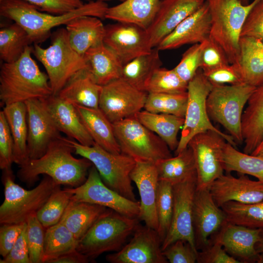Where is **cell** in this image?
<instances>
[{
  "mask_svg": "<svg viewBox=\"0 0 263 263\" xmlns=\"http://www.w3.org/2000/svg\"><path fill=\"white\" fill-rule=\"evenodd\" d=\"M66 29L71 46L82 56L91 47L103 42L105 26L97 17L75 18L66 24Z\"/></svg>",
  "mask_w": 263,
  "mask_h": 263,
  "instance_id": "obj_27",
  "label": "cell"
},
{
  "mask_svg": "<svg viewBox=\"0 0 263 263\" xmlns=\"http://www.w3.org/2000/svg\"><path fill=\"white\" fill-rule=\"evenodd\" d=\"M103 43L114 52L123 65L150 53L153 48L146 29L125 22L106 25Z\"/></svg>",
  "mask_w": 263,
  "mask_h": 263,
  "instance_id": "obj_18",
  "label": "cell"
},
{
  "mask_svg": "<svg viewBox=\"0 0 263 263\" xmlns=\"http://www.w3.org/2000/svg\"><path fill=\"white\" fill-rule=\"evenodd\" d=\"M241 3L244 5H247L249 3V0H239Z\"/></svg>",
  "mask_w": 263,
  "mask_h": 263,
  "instance_id": "obj_61",
  "label": "cell"
},
{
  "mask_svg": "<svg viewBox=\"0 0 263 263\" xmlns=\"http://www.w3.org/2000/svg\"><path fill=\"white\" fill-rule=\"evenodd\" d=\"M45 100L50 114L61 132L83 145L91 146L94 144L74 104L57 95H52Z\"/></svg>",
  "mask_w": 263,
  "mask_h": 263,
  "instance_id": "obj_25",
  "label": "cell"
},
{
  "mask_svg": "<svg viewBox=\"0 0 263 263\" xmlns=\"http://www.w3.org/2000/svg\"><path fill=\"white\" fill-rule=\"evenodd\" d=\"M244 152L251 154L263 137V84L255 88L242 118Z\"/></svg>",
  "mask_w": 263,
  "mask_h": 263,
  "instance_id": "obj_29",
  "label": "cell"
},
{
  "mask_svg": "<svg viewBox=\"0 0 263 263\" xmlns=\"http://www.w3.org/2000/svg\"><path fill=\"white\" fill-rule=\"evenodd\" d=\"M255 248L261 256V263H263V229L261 230L260 239L256 244Z\"/></svg>",
  "mask_w": 263,
  "mask_h": 263,
  "instance_id": "obj_58",
  "label": "cell"
},
{
  "mask_svg": "<svg viewBox=\"0 0 263 263\" xmlns=\"http://www.w3.org/2000/svg\"><path fill=\"white\" fill-rule=\"evenodd\" d=\"M155 164L159 180L172 185L197 178L194 159L189 146L174 157L160 160Z\"/></svg>",
  "mask_w": 263,
  "mask_h": 263,
  "instance_id": "obj_36",
  "label": "cell"
},
{
  "mask_svg": "<svg viewBox=\"0 0 263 263\" xmlns=\"http://www.w3.org/2000/svg\"><path fill=\"white\" fill-rule=\"evenodd\" d=\"M121 153L135 161L156 162L172 157L167 144L135 116L113 123Z\"/></svg>",
  "mask_w": 263,
  "mask_h": 263,
  "instance_id": "obj_11",
  "label": "cell"
},
{
  "mask_svg": "<svg viewBox=\"0 0 263 263\" xmlns=\"http://www.w3.org/2000/svg\"><path fill=\"white\" fill-rule=\"evenodd\" d=\"M47 48L34 44V55L44 67L53 95H57L68 79L76 72L88 67L83 56L71 46L66 28L53 32Z\"/></svg>",
  "mask_w": 263,
  "mask_h": 263,
  "instance_id": "obj_7",
  "label": "cell"
},
{
  "mask_svg": "<svg viewBox=\"0 0 263 263\" xmlns=\"http://www.w3.org/2000/svg\"><path fill=\"white\" fill-rule=\"evenodd\" d=\"M206 40L194 44L189 47L183 54L179 63L173 68L178 76L187 83L200 69L201 53Z\"/></svg>",
  "mask_w": 263,
  "mask_h": 263,
  "instance_id": "obj_47",
  "label": "cell"
},
{
  "mask_svg": "<svg viewBox=\"0 0 263 263\" xmlns=\"http://www.w3.org/2000/svg\"><path fill=\"white\" fill-rule=\"evenodd\" d=\"M68 140L75 154L92 163L107 187L131 200L137 201L130 177L136 163L133 158L122 153L110 152L95 143L88 146L69 137Z\"/></svg>",
  "mask_w": 263,
  "mask_h": 263,
  "instance_id": "obj_8",
  "label": "cell"
},
{
  "mask_svg": "<svg viewBox=\"0 0 263 263\" xmlns=\"http://www.w3.org/2000/svg\"><path fill=\"white\" fill-rule=\"evenodd\" d=\"M251 154L263 157V137L259 145Z\"/></svg>",
  "mask_w": 263,
  "mask_h": 263,
  "instance_id": "obj_59",
  "label": "cell"
},
{
  "mask_svg": "<svg viewBox=\"0 0 263 263\" xmlns=\"http://www.w3.org/2000/svg\"><path fill=\"white\" fill-rule=\"evenodd\" d=\"M262 229L235 225L226 221L210 239L220 244L226 252L241 263H261L255 245Z\"/></svg>",
  "mask_w": 263,
  "mask_h": 263,
  "instance_id": "obj_20",
  "label": "cell"
},
{
  "mask_svg": "<svg viewBox=\"0 0 263 263\" xmlns=\"http://www.w3.org/2000/svg\"><path fill=\"white\" fill-rule=\"evenodd\" d=\"M12 136L14 163L21 166L29 159L27 150L28 125L24 102H17L3 107L2 110Z\"/></svg>",
  "mask_w": 263,
  "mask_h": 263,
  "instance_id": "obj_33",
  "label": "cell"
},
{
  "mask_svg": "<svg viewBox=\"0 0 263 263\" xmlns=\"http://www.w3.org/2000/svg\"><path fill=\"white\" fill-rule=\"evenodd\" d=\"M206 0H161L157 13L146 29L152 48L185 19L199 9Z\"/></svg>",
  "mask_w": 263,
  "mask_h": 263,
  "instance_id": "obj_21",
  "label": "cell"
},
{
  "mask_svg": "<svg viewBox=\"0 0 263 263\" xmlns=\"http://www.w3.org/2000/svg\"><path fill=\"white\" fill-rule=\"evenodd\" d=\"M14 143L9 126L3 111L0 112V169H11L14 163Z\"/></svg>",
  "mask_w": 263,
  "mask_h": 263,
  "instance_id": "obj_51",
  "label": "cell"
},
{
  "mask_svg": "<svg viewBox=\"0 0 263 263\" xmlns=\"http://www.w3.org/2000/svg\"><path fill=\"white\" fill-rule=\"evenodd\" d=\"M78 241L62 223L45 229L43 263L51 261L76 249Z\"/></svg>",
  "mask_w": 263,
  "mask_h": 263,
  "instance_id": "obj_40",
  "label": "cell"
},
{
  "mask_svg": "<svg viewBox=\"0 0 263 263\" xmlns=\"http://www.w3.org/2000/svg\"><path fill=\"white\" fill-rule=\"evenodd\" d=\"M107 208L98 205L71 199L60 222L68 228L78 242Z\"/></svg>",
  "mask_w": 263,
  "mask_h": 263,
  "instance_id": "obj_34",
  "label": "cell"
},
{
  "mask_svg": "<svg viewBox=\"0 0 263 263\" xmlns=\"http://www.w3.org/2000/svg\"><path fill=\"white\" fill-rule=\"evenodd\" d=\"M226 142L223 137L212 131L197 134L188 142L195 161L197 190L209 189L224 174L223 151Z\"/></svg>",
  "mask_w": 263,
  "mask_h": 263,
  "instance_id": "obj_12",
  "label": "cell"
},
{
  "mask_svg": "<svg viewBox=\"0 0 263 263\" xmlns=\"http://www.w3.org/2000/svg\"><path fill=\"white\" fill-rule=\"evenodd\" d=\"M102 86L97 84L87 67L74 74L57 94L73 104L99 108Z\"/></svg>",
  "mask_w": 263,
  "mask_h": 263,
  "instance_id": "obj_26",
  "label": "cell"
},
{
  "mask_svg": "<svg viewBox=\"0 0 263 263\" xmlns=\"http://www.w3.org/2000/svg\"><path fill=\"white\" fill-rule=\"evenodd\" d=\"M137 218H132L107 208L83 237L76 249L90 262L107 252L119 251L140 224Z\"/></svg>",
  "mask_w": 263,
  "mask_h": 263,
  "instance_id": "obj_4",
  "label": "cell"
},
{
  "mask_svg": "<svg viewBox=\"0 0 263 263\" xmlns=\"http://www.w3.org/2000/svg\"><path fill=\"white\" fill-rule=\"evenodd\" d=\"M32 51L33 47L29 46L18 60L1 65V106L53 95L48 75L40 71L32 57Z\"/></svg>",
  "mask_w": 263,
  "mask_h": 263,
  "instance_id": "obj_3",
  "label": "cell"
},
{
  "mask_svg": "<svg viewBox=\"0 0 263 263\" xmlns=\"http://www.w3.org/2000/svg\"><path fill=\"white\" fill-rule=\"evenodd\" d=\"M74 151L68 137L62 136L52 141L41 157L29 159L19 166L17 176L29 187L41 174L50 177L59 185L78 187L86 180L93 164L86 158L75 157Z\"/></svg>",
  "mask_w": 263,
  "mask_h": 263,
  "instance_id": "obj_1",
  "label": "cell"
},
{
  "mask_svg": "<svg viewBox=\"0 0 263 263\" xmlns=\"http://www.w3.org/2000/svg\"><path fill=\"white\" fill-rule=\"evenodd\" d=\"M208 189L219 207L229 201L248 204L263 201V182L251 180L244 174L238 177L224 174Z\"/></svg>",
  "mask_w": 263,
  "mask_h": 263,
  "instance_id": "obj_22",
  "label": "cell"
},
{
  "mask_svg": "<svg viewBox=\"0 0 263 263\" xmlns=\"http://www.w3.org/2000/svg\"><path fill=\"white\" fill-rule=\"evenodd\" d=\"M159 51L156 47L153 48L150 53L137 56L123 65L120 78L136 89L145 91L151 75L162 65Z\"/></svg>",
  "mask_w": 263,
  "mask_h": 263,
  "instance_id": "obj_37",
  "label": "cell"
},
{
  "mask_svg": "<svg viewBox=\"0 0 263 263\" xmlns=\"http://www.w3.org/2000/svg\"><path fill=\"white\" fill-rule=\"evenodd\" d=\"M135 116L144 126L160 137L171 150H175L179 143L178 133L183 126L184 118L145 110L137 113Z\"/></svg>",
  "mask_w": 263,
  "mask_h": 263,
  "instance_id": "obj_35",
  "label": "cell"
},
{
  "mask_svg": "<svg viewBox=\"0 0 263 263\" xmlns=\"http://www.w3.org/2000/svg\"><path fill=\"white\" fill-rule=\"evenodd\" d=\"M163 254L170 263H195L198 251L187 241L178 240L163 251Z\"/></svg>",
  "mask_w": 263,
  "mask_h": 263,
  "instance_id": "obj_50",
  "label": "cell"
},
{
  "mask_svg": "<svg viewBox=\"0 0 263 263\" xmlns=\"http://www.w3.org/2000/svg\"><path fill=\"white\" fill-rule=\"evenodd\" d=\"M244 83L257 87L263 84V42L241 37L238 63Z\"/></svg>",
  "mask_w": 263,
  "mask_h": 263,
  "instance_id": "obj_32",
  "label": "cell"
},
{
  "mask_svg": "<svg viewBox=\"0 0 263 263\" xmlns=\"http://www.w3.org/2000/svg\"><path fill=\"white\" fill-rule=\"evenodd\" d=\"M226 221L225 212L215 203L209 189H196L193 206V226L197 250L206 248L211 238Z\"/></svg>",
  "mask_w": 263,
  "mask_h": 263,
  "instance_id": "obj_19",
  "label": "cell"
},
{
  "mask_svg": "<svg viewBox=\"0 0 263 263\" xmlns=\"http://www.w3.org/2000/svg\"><path fill=\"white\" fill-rule=\"evenodd\" d=\"M32 43L28 33L17 23L2 27L0 29V59L5 63L17 61Z\"/></svg>",
  "mask_w": 263,
  "mask_h": 263,
  "instance_id": "obj_38",
  "label": "cell"
},
{
  "mask_svg": "<svg viewBox=\"0 0 263 263\" xmlns=\"http://www.w3.org/2000/svg\"><path fill=\"white\" fill-rule=\"evenodd\" d=\"M221 207L227 222L249 228L263 229V201L248 204L229 201Z\"/></svg>",
  "mask_w": 263,
  "mask_h": 263,
  "instance_id": "obj_41",
  "label": "cell"
},
{
  "mask_svg": "<svg viewBox=\"0 0 263 263\" xmlns=\"http://www.w3.org/2000/svg\"><path fill=\"white\" fill-rule=\"evenodd\" d=\"M39 11L55 15L71 12L84 3L82 0H23Z\"/></svg>",
  "mask_w": 263,
  "mask_h": 263,
  "instance_id": "obj_52",
  "label": "cell"
},
{
  "mask_svg": "<svg viewBox=\"0 0 263 263\" xmlns=\"http://www.w3.org/2000/svg\"><path fill=\"white\" fill-rule=\"evenodd\" d=\"M212 84L200 68L188 84V102L177 148L174 151L178 154L188 146L191 139L195 135L212 131L220 134L226 141L236 147L237 143L230 135L216 128L211 122L208 116L206 101L212 88Z\"/></svg>",
  "mask_w": 263,
  "mask_h": 263,
  "instance_id": "obj_10",
  "label": "cell"
},
{
  "mask_svg": "<svg viewBox=\"0 0 263 263\" xmlns=\"http://www.w3.org/2000/svg\"><path fill=\"white\" fill-rule=\"evenodd\" d=\"M0 263H30L27 237L26 223L16 243Z\"/></svg>",
  "mask_w": 263,
  "mask_h": 263,
  "instance_id": "obj_55",
  "label": "cell"
},
{
  "mask_svg": "<svg viewBox=\"0 0 263 263\" xmlns=\"http://www.w3.org/2000/svg\"><path fill=\"white\" fill-rule=\"evenodd\" d=\"M228 64L230 62L225 51L209 38L202 51L200 68L206 72Z\"/></svg>",
  "mask_w": 263,
  "mask_h": 263,
  "instance_id": "obj_48",
  "label": "cell"
},
{
  "mask_svg": "<svg viewBox=\"0 0 263 263\" xmlns=\"http://www.w3.org/2000/svg\"><path fill=\"white\" fill-rule=\"evenodd\" d=\"M210 16L207 0L181 22L156 47L159 51L178 48L188 44L202 43L209 38Z\"/></svg>",
  "mask_w": 263,
  "mask_h": 263,
  "instance_id": "obj_24",
  "label": "cell"
},
{
  "mask_svg": "<svg viewBox=\"0 0 263 263\" xmlns=\"http://www.w3.org/2000/svg\"><path fill=\"white\" fill-rule=\"evenodd\" d=\"M255 88L245 83L213 85L207 96L206 107L209 118L221 124L237 143L244 142L242 115Z\"/></svg>",
  "mask_w": 263,
  "mask_h": 263,
  "instance_id": "obj_9",
  "label": "cell"
},
{
  "mask_svg": "<svg viewBox=\"0 0 263 263\" xmlns=\"http://www.w3.org/2000/svg\"><path fill=\"white\" fill-rule=\"evenodd\" d=\"M260 0H253L244 5L239 0H207L210 16L209 38L223 49L230 64L238 63L244 24Z\"/></svg>",
  "mask_w": 263,
  "mask_h": 263,
  "instance_id": "obj_6",
  "label": "cell"
},
{
  "mask_svg": "<svg viewBox=\"0 0 263 263\" xmlns=\"http://www.w3.org/2000/svg\"><path fill=\"white\" fill-rule=\"evenodd\" d=\"M109 6L106 2L91 1L68 13L55 15L39 11L23 0H0V15L13 20L28 33L34 44H39L51 36V30L66 25L72 19L82 16L105 19Z\"/></svg>",
  "mask_w": 263,
  "mask_h": 263,
  "instance_id": "obj_2",
  "label": "cell"
},
{
  "mask_svg": "<svg viewBox=\"0 0 263 263\" xmlns=\"http://www.w3.org/2000/svg\"><path fill=\"white\" fill-rule=\"evenodd\" d=\"M66 188L71 193L72 200L98 205L130 217L139 218L140 202L131 200L107 187L93 165L82 184Z\"/></svg>",
  "mask_w": 263,
  "mask_h": 263,
  "instance_id": "obj_13",
  "label": "cell"
},
{
  "mask_svg": "<svg viewBox=\"0 0 263 263\" xmlns=\"http://www.w3.org/2000/svg\"><path fill=\"white\" fill-rule=\"evenodd\" d=\"M84 57L93 78L100 86L121 77L123 64L103 42L90 48Z\"/></svg>",
  "mask_w": 263,
  "mask_h": 263,
  "instance_id": "obj_31",
  "label": "cell"
},
{
  "mask_svg": "<svg viewBox=\"0 0 263 263\" xmlns=\"http://www.w3.org/2000/svg\"><path fill=\"white\" fill-rule=\"evenodd\" d=\"M90 262L86 256L76 249L51 261L49 263H88Z\"/></svg>",
  "mask_w": 263,
  "mask_h": 263,
  "instance_id": "obj_57",
  "label": "cell"
},
{
  "mask_svg": "<svg viewBox=\"0 0 263 263\" xmlns=\"http://www.w3.org/2000/svg\"><path fill=\"white\" fill-rule=\"evenodd\" d=\"M197 178L173 185V209L169 231L162 244V251L175 241L183 240L197 250L193 226V206Z\"/></svg>",
  "mask_w": 263,
  "mask_h": 263,
  "instance_id": "obj_15",
  "label": "cell"
},
{
  "mask_svg": "<svg viewBox=\"0 0 263 263\" xmlns=\"http://www.w3.org/2000/svg\"><path fill=\"white\" fill-rule=\"evenodd\" d=\"M148 94L120 77L102 86L99 108L113 123L134 116L141 111Z\"/></svg>",
  "mask_w": 263,
  "mask_h": 263,
  "instance_id": "obj_14",
  "label": "cell"
},
{
  "mask_svg": "<svg viewBox=\"0 0 263 263\" xmlns=\"http://www.w3.org/2000/svg\"><path fill=\"white\" fill-rule=\"evenodd\" d=\"M130 177L135 183L140 197L139 219L146 225L157 231L156 202L159 180L155 163L136 161Z\"/></svg>",
  "mask_w": 263,
  "mask_h": 263,
  "instance_id": "obj_23",
  "label": "cell"
},
{
  "mask_svg": "<svg viewBox=\"0 0 263 263\" xmlns=\"http://www.w3.org/2000/svg\"><path fill=\"white\" fill-rule=\"evenodd\" d=\"M187 102V92L148 93L144 109L151 113L169 114L184 118Z\"/></svg>",
  "mask_w": 263,
  "mask_h": 263,
  "instance_id": "obj_42",
  "label": "cell"
},
{
  "mask_svg": "<svg viewBox=\"0 0 263 263\" xmlns=\"http://www.w3.org/2000/svg\"><path fill=\"white\" fill-rule=\"evenodd\" d=\"M173 209V185L168 182L159 180L156 202V210L158 223L157 232L162 243L170 227Z\"/></svg>",
  "mask_w": 263,
  "mask_h": 263,
  "instance_id": "obj_45",
  "label": "cell"
},
{
  "mask_svg": "<svg viewBox=\"0 0 263 263\" xmlns=\"http://www.w3.org/2000/svg\"><path fill=\"white\" fill-rule=\"evenodd\" d=\"M26 223L30 263H43L45 229L36 214L30 216Z\"/></svg>",
  "mask_w": 263,
  "mask_h": 263,
  "instance_id": "obj_46",
  "label": "cell"
},
{
  "mask_svg": "<svg viewBox=\"0 0 263 263\" xmlns=\"http://www.w3.org/2000/svg\"><path fill=\"white\" fill-rule=\"evenodd\" d=\"M203 73L212 85H233L244 83L237 63H230Z\"/></svg>",
  "mask_w": 263,
  "mask_h": 263,
  "instance_id": "obj_49",
  "label": "cell"
},
{
  "mask_svg": "<svg viewBox=\"0 0 263 263\" xmlns=\"http://www.w3.org/2000/svg\"><path fill=\"white\" fill-rule=\"evenodd\" d=\"M157 230L138 225L130 241L118 251L106 255L111 263H167Z\"/></svg>",
  "mask_w": 263,
  "mask_h": 263,
  "instance_id": "obj_17",
  "label": "cell"
},
{
  "mask_svg": "<svg viewBox=\"0 0 263 263\" xmlns=\"http://www.w3.org/2000/svg\"><path fill=\"white\" fill-rule=\"evenodd\" d=\"M188 84L173 69L160 67L154 70L145 90L148 93H181L187 92Z\"/></svg>",
  "mask_w": 263,
  "mask_h": 263,
  "instance_id": "obj_44",
  "label": "cell"
},
{
  "mask_svg": "<svg viewBox=\"0 0 263 263\" xmlns=\"http://www.w3.org/2000/svg\"><path fill=\"white\" fill-rule=\"evenodd\" d=\"M161 0H125L108 8L105 19L147 29L152 22Z\"/></svg>",
  "mask_w": 263,
  "mask_h": 263,
  "instance_id": "obj_30",
  "label": "cell"
},
{
  "mask_svg": "<svg viewBox=\"0 0 263 263\" xmlns=\"http://www.w3.org/2000/svg\"><path fill=\"white\" fill-rule=\"evenodd\" d=\"M241 36L254 38L263 42V0L259 1L249 13Z\"/></svg>",
  "mask_w": 263,
  "mask_h": 263,
  "instance_id": "obj_53",
  "label": "cell"
},
{
  "mask_svg": "<svg viewBox=\"0 0 263 263\" xmlns=\"http://www.w3.org/2000/svg\"><path fill=\"white\" fill-rule=\"evenodd\" d=\"M84 0L87 1L88 2L89 1H100L106 2L107 1L113 0ZM118 0V1H119L120 2H122L125 0Z\"/></svg>",
  "mask_w": 263,
  "mask_h": 263,
  "instance_id": "obj_60",
  "label": "cell"
},
{
  "mask_svg": "<svg viewBox=\"0 0 263 263\" xmlns=\"http://www.w3.org/2000/svg\"><path fill=\"white\" fill-rule=\"evenodd\" d=\"M74 105L94 143L113 153H121L115 136L113 123L99 108Z\"/></svg>",
  "mask_w": 263,
  "mask_h": 263,
  "instance_id": "obj_28",
  "label": "cell"
},
{
  "mask_svg": "<svg viewBox=\"0 0 263 263\" xmlns=\"http://www.w3.org/2000/svg\"><path fill=\"white\" fill-rule=\"evenodd\" d=\"M4 199L0 206V224H22L44 205L60 185L45 175L35 188L27 190L14 181L11 169L2 170Z\"/></svg>",
  "mask_w": 263,
  "mask_h": 263,
  "instance_id": "obj_5",
  "label": "cell"
},
{
  "mask_svg": "<svg viewBox=\"0 0 263 263\" xmlns=\"http://www.w3.org/2000/svg\"><path fill=\"white\" fill-rule=\"evenodd\" d=\"M71 198L66 188L61 189L59 187L52 193L36 214L45 229L60 221Z\"/></svg>",
  "mask_w": 263,
  "mask_h": 263,
  "instance_id": "obj_43",
  "label": "cell"
},
{
  "mask_svg": "<svg viewBox=\"0 0 263 263\" xmlns=\"http://www.w3.org/2000/svg\"><path fill=\"white\" fill-rule=\"evenodd\" d=\"M25 223L4 224L0 227V254L5 257L16 243Z\"/></svg>",
  "mask_w": 263,
  "mask_h": 263,
  "instance_id": "obj_56",
  "label": "cell"
},
{
  "mask_svg": "<svg viewBox=\"0 0 263 263\" xmlns=\"http://www.w3.org/2000/svg\"><path fill=\"white\" fill-rule=\"evenodd\" d=\"M45 99H32L24 102L27 110L29 159L41 157L52 141L62 136L50 114Z\"/></svg>",
  "mask_w": 263,
  "mask_h": 263,
  "instance_id": "obj_16",
  "label": "cell"
},
{
  "mask_svg": "<svg viewBox=\"0 0 263 263\" xmlns=\"http://www.w3.org/2000/svg\"><path fill=\"white\" fill-rule=\"evenodd\" d=\"M197 263H241L228 254L218 242H210L209 245L198 252Z\"/></svg>",
  "mask_w": 263,
  "mask_h": 263,
  "instance_id": "obj_54",
  "label": "cell"
},
{
  "mask_svg": "<svg viewBox=\"0 0 263 263\" xmlns=\"http://www.w3.org/2000/svg\"><path fill=\"white\" fill-rule=\"evenodd\" d=\"M224 170L253 176L263 182V157L238 150L226 142L223 151Z\"/></svg>",
  "mask_w": 263,
  "mask_h": 263,
  "instance_id": "obj_39",
  "label": "cell"
}]
</instances>
